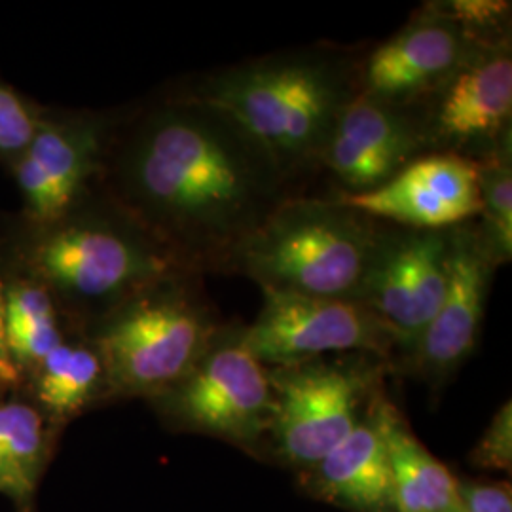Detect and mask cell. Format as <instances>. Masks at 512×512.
I'll list each match as a JSON object with an SVG mask.
<instances>
[{"mask_svg": "<svg viewBox=\"0 0 512 512\" xmlns=\"http://www.w3.org/2000/svg\"><path fill=\"white\" fill-rule=\"evenodd\" d=\"M109 139V124L97 114L42 112L31 145L12 164L33 228L54 224L88 200Z\"/></svg>", "mask_w": 512, "mask_h": 512, "instance_id": "10", "label": "cell"}, {"mask_svg": "<svg viewBox=\"0 0 512 512\" xmlns=\"http://www.w3.org/2000/svg\"><path fill=\"white\" fill-rule=\"evenodd\" d=\"M202 275H169L88 329L107 374L109 401H152L179 384L224 330Z\"/></svg>", "mask_w": 512, "mask_h": 512, "instance_id": "5", "label": "cell"}, {"mask_svg": "<svg viewBox=\"0 0 512 512\" xmlns=\"http://www.w3.org/2000/svg\"><path fill=\"white\" fill-rule=\"evenodd\" d=\"M439 4L423 8L366 55L357 92L403 109H421L482 48Z\"/></svg>", "mask_w": 512, "mask_h": 512, "instance_id": "11", "label": "cell"}, {"mask_svg": "<svg viewBox=\"0 0 512 512\" xmlns=\"http://www.w3.org/2000/svg\"><path fill=\"white\" fill-rule=\"evenodd\" d=\"M393 512H459V478L429 452L401 410L382 401Z\"/></svg>", "mask_w": 512, "mask_h": 512, "instance_id": "18", "label": "cell"}, {"mask_svg": "<svg viewBox=\"0 0 512 512\" xmlns=\"http://www.w3.org/2000/svg\"><path fill=\"white\" fill-rule=\"evenodd\" d=\"M450 230L385 226L359 302L393 332L406 357L437 315L450 283Z\"/></svg>", "mask_w": 512, "mask_h": 512, "instance_id": "9", "label": "cell"}, {"mask_svg": "<svg viewBox=\"0 0 512 512\" xmlns=\"http://www.w3.org/2000/svg\"><path fill=\"white\" fill-rule=\"evenodd\" d=\"M105 200L190 274H228L239 247L291 198L279 165L226 112L184 95L112 133Z\"/></svg>", "mask_w": 512, "mask_h": 512, "instance_id": "1", "label": "cell"}, {"mask_svg": "<svg viewBox=\"0 0 512 512\" xmlns=\"http://www.w3.org/2000/svg\"><path fill=\"white\" fill-rule=\"evenodd\" d=\"M150 403L175 431L224 440L251 454L268 446L274 385L270 366L245 346L243 327L226 325L183 380Z\"/></svg>", "mask_w": 512, "mask_h": 512, "instance_id": "7", "label": "cell"}, {"mask_svg": "<svg viewBox=\"0 0 512 512\" xmlns=\"http://www.w3.org/2000/svg\"><path fill=\"white\" fill-rule=\"evenodd\" d=\"M44 110L0 80V158L12 165L37 133Z\"/></svg>", "mask_w": 512, "mask_h": 512, "instance_id": "22", "label": "cell"}, {"mask_svg": "<svg viewBox=\"0 0 512 512\" xmlns=\"http://www.w3.org/2000/svg\"><path fill=\"white\" fill-rule=\"evenodd\" d=\"M471 463L482 471L511 473L512 467V406L501 404L490 425L471 452Z\"/></svg>", "mask_w": 512, "mask_h": 512, "instance_id": "23", "label": "cell"}, {"mask_svg": "<svg viewBox=\"0 0 512 512\" xmlns=\"http://www.w3.org/2000/svg\"><path fill=\"white\" fill-rule=\"evenodd\" d=\"M61 429L31 397L0 393V495L18 512H35Z\"/></svg>", "mask_w": 512, "mask_h": 512, "instance_id": "17", "label": "cell"}, {"mask_svg": "<svg viewBox=\"0 0 512 512\" xmlns=\"http://www.w3.org/2000/svg\"><path fill=\"white\" fill-rule=\"evenodd\" d=\"M336 198L378 222L450 230L480 215V165L452 152H429L372 190Z\"/></svg>", "mask_w": 512, "mask_h": 512, "instance_id": "13", "label": "cell"}, {"mask_svg": "<svg viewBox=\"0 0 512 512\" xmlns=\"http://www.w3.org/2000/svg\"><path fill=\"white\" fill-rule=\"evenodd\" d=\"M384 230L338 198L291 196L239 247L228 274L262 293L357 300Z\"/></svg>", "mask_w": 512, "mask_h": 512, "instance_id": "4", "label": "cell"}, {"mask_svg": "<svg viewBox=\"0 0 512 512\" xmlns=\"http://www.w3.org/2000/svg\"><path fill=\"white\" fill-rule=\"evenodd\" d=\"M495 268L475 220L452 228L450 283L444 302L404 357L406 368L433 389L448 384L475 353Z\"/></svg>", "mask_w": 512, "mask_h": 512, "instance_id": "14", "label": "cell"}, {"mask_svg": "<svg viewBox=\"0 0 512 512\" xmlns=\"http://www.w3.org/2000/svg\"><path fill=\"white\" fill-rule=\"evenodd\" d=\"M23 266L59 310L88 329L154 283L186 272L107 200H86L54 224L33 228Z\"/></svg>", "mask_w": 512, "mask_h": 512, "instance_id": "3", "label": "cell"}, {"mask_svg": "<svg viewBox=\"0 0 512 512\" xmlns=\"http://www.w3.org/2000/svg\"><path fill=\"white\" fill-rule=\"evenodd\" d=\"M478 165L482 209L476 228L495 266H501L512 256L511 143L478 160Z\"/></svg>", "mask_w": 512, "mask_h": 512, "instance_id": "21", "label": "cell"}, {"mask_svg": "<svg viewBox=\"0 0 512 512\" xmlns=\"http://www.w3.org/2000/svg\"><path fill=\"white\" fill-rule=\"evenodd\" d=\"M4 321L8 346L23 378L67 336L54 296L25 274L4 283Z\"/></svg>", "mask_w": 512, "mask_h": 512, "instance_id": "20", "label": "cell"}, {"mask_svg": "<svg viewBox=\"0 0 512 512\" xmlns=\"http://www.w3.org/2000/svg\"><path fill=\"white\" fill-rule=\"evenodd\" d=\"M23 384H25V378L8 346L6 321H4V281L0 279V393L16 391Z\"/></svg>", "mask_w": 512, "mask_h": 512, "instance_id": "25", "label": "cell"}, {"mask_svg": "<svg viewBox=\"0 0 512 512\" xmlns=\"http://www.w3.org/2000/svg\"><path fill=\"white\" fill-rule=\"evenodd\" d=\"M384 397L380 393L348 437L300 475L311 497L348 512H393Z\"/></svg>", "mask_w": 512, "mask_h": 512, "instance_id": "16", "label": "cell"}, {"mask_svg": "<svg viewBox=\"0 0 512 512\" xmlns=\"http://www.w3.org/2000/svg\"><path fill=\"white\" fill-rule=\"evenodd\" d=\"M459 512H512L509 482L459 480Z\"/></svg>", "mask_w": 512, "mask_h": 512, "instance_id": "24", "label": "cell"}, {"mask_svg": "<svg viewBox=\"0 0 512 512\" xmlns=\"http://www.w3.org/2000/svg\"><path fill=\"white\" fill-rule=\"evenodd\" d=\"M421 116L427 152L482 160L511 143V40L482 46Z\"/></svg>", "mask_w": 512, "mask_h": 512, "instance_id": "12", "label": "cell"}, {"mask_svg": "<svg viewBox=\"0 0 512 512\" xmlns=\"http://www.w3.org/2000/svg\"><path fill=\"white\" fill-rule=\"evenodd\" d=\"M25 382L31 389L29 397L59 427L109 401L105 366L86 332L65 336Z\"/></svg>", "mask_w": 512, "mask_h": 512, "instance_id": "19", "label": "cell"}, {"mask_svg": "<svg viewBox=\"0 0 512 512\" xmlns=\"http://www.w3.org/2000/svg\"><path fill=\"white\" fill-rule=\"evenodd\" d=\"M357 69L336 50L268 55L209 74L188 95L232 116L293 186L321 167L336 120L357 93Z\"/></svg>", "mask_w": 512, "mask_h": 512, "instance_id": "2", "label": "cell"}, {"mask_svg": "<svg viewBox=\"0 0 512 512\" xmlns=\"http://www.w3.org/2000/svg\"><path fill=\"white\" fill-rule=\"evenodd\" d=\"M389 361L366 353L329 355L270 368L274 420L268 450L306 473L332 452L384 393Z\"/></svg>", "mask_w": 512, "mask_h": 512, "instance_id": "6", "label": "cell"}, {"mask_svg": "<svg viewBox=\"0 0 512 512\" xmlns=\"http://www.w3.org/2000/svg\"><path fill=\"white\" fill-rule=\"evenodd\" d=\"M427 152L421 109H403L355 93L336 120L321 167L342 194L372 190Z\"/></svg>", "mask_w": 512, "mask_h": 512, "instance_id": "15", "label": "cell"}, {"mask_svg": "<svg viewBox=\"0 0 512 512\" xmlns=\"http://www.w3.org/2000/svg\"><path fill=\"white\" fill-rule=\"evenodd\" d=\"M262 294L264 304L255 321L243 327V342L270 368L348 353L376 355L391 363L399 355L393 332L359 300Z\"/></svg>", "mask_w": 512, "mask_h": 512, "instance_id": "8", "label": "cell"}]
</instances>
